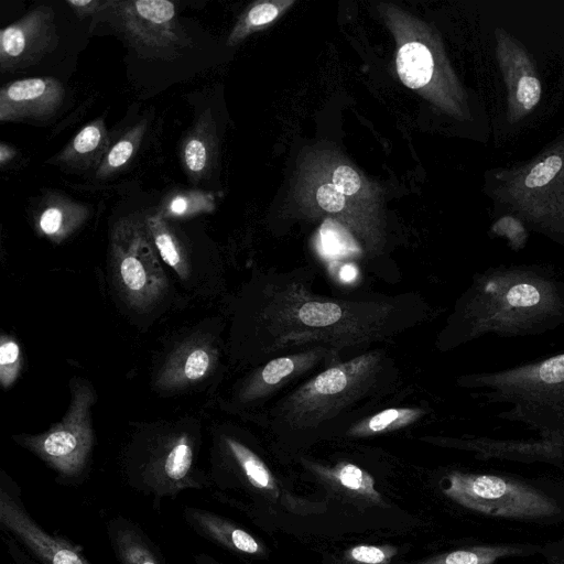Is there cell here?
Segmentation results:
<instances>
[{"instance_id":"32","label":"cell","mask_w":564,"mask_h":564,"mask_svg":"<svg viewBox=\"0 0 564 564\" xmlns=\"http://www.w3.org/2000/svg\"><path fill=\"white\" fill-rule=\"evenodd\" d=\"M333 185L344 195H352L360 188V178L355 170L341 165L333 173Z\"/></svg>"},{"instance_id":"22","label":"cell","mask_w":564,"mask_h":564,"mask_svg":"<svg viewBox=\"0 0 564 564\" xmlns=\"http://www.w3.org/2000/svg\"><path fill=\"white\" fill-rule=\"evenodd\" d=\"M316 357V351H307L295 356L280 357L271 360L251 381L247 394L250 397H257L268 391L270 388L276 387L280 382L292 376L297 370L304 369L306 365L312 364Z\"/></svg>"},{"instance_id":"26","label":"cell","mask_w":564,"mask_h":564,"mask_svg":"<svg viewBox=\"0 0 564 564\" xmlns=\"http://www.w3.org/2000/svg\"><path fill=\"white\" fill-rule=\"evenodd\" d=\"M421 414L422 411L415 409H388L360 423L351 433L364 436L400 429L415 421Z\"/></svg>"},{"instance_id":"5","label":"cell","mask_w":564,"mask_h":564,"mask_svg":"<svg viewBox=\"0 0 564 564\" xmlns=\"http://www.w3.org/2000/svg\"><path fill=\"white\" fill-rule=\"evenodd\" d=\"M443 492L468 509L497 517H538L555 510L543 495L490 475L453 473L445 479Z\"/></svg>"},{"instance_id":"4","label":"cell","mask_w":564,"mask_h":564,"mask_svg":"<svg viewBox=\"0 0 564 564\" xmlns=\"http://www.w3.org/2000/svg\"><path fill=\"white\" fill-rule=\"evenodd\" d=\"M107 10L117 30L148 57L174 58L192 45L171 1H112Z\"/></svg>"},{"instance_id":"14","label":"cell","mask_w":564,"mask_h":564,"mask_svg":"<svg viewBox=\"0 0 564 564\" xmlns=\"http://www.w3.org/2000/svg\"><path fill=\"white\" fill-rule=\"evenodd\" d=\"M307 468L332 492L349 502L386 506L373 477L355 464L340 462L334 466H325L308 463Z\"/></svg>"},{"instance_id":"34","label":"cell","mask_w":564,"mask_h":564,"mask_svg":"<svg viewBox=\"0 0 564 564\" xmlns=\"http://www.w3.org/2000/svg\"><path fill=\"white\" fill-rule=\"evenodd\" d=\"M111 2L102 0H66V3L79 19L96 15L98 12L108 9Z\"/></svg>"},{"instance_id":"28","label":"cell","mask_w":564,"mask_h":564,"mask_svg":"<svg viewBox=\"0 0 564 564\" xmlns=\"http://www.w3.org/2000/svg\"><path fill=\"white\" fill-rule=\"evenodd\" d=\"M508 552L503 547H473L437 554L412 564H491Z\"/></svg>"},{"instance_id":"35","label":"cell","mask_w":564,"mask_h":564,"mask_svg":"<svg viewBox=\"0 0 564 564\" xmlns=\"http://www.w3.org/2000/svg\"><path fill=\"white\" fill-rule=\"evenodd\" d=\"M17 155V151L6 143L0 144V164L4 166L7 163L12 161Z\"/></svg>"},{"instance_id":"12","label":"cell","mask_w":564,"mask_h":564,"mask_svg":"<svg viewBox=\"0 0 564 564\" xmlns=\"http://www.w3.org/2000/svg\"><path fill=\"white\" fill-rule=\"evenodd\" d=\"M64 98L65 88L54 77H31L8 83L0 90V120H47L58 111Z\"/></svg>"},{"instance_id":"23","label":"cell","mask_w":564,"mask_h":564,"mask_svg":"<svg viewBox=\"0 0 564 564\" xmlns=\"http://www.w3.org/2000/svg\"><path fill=\"white\" fill-rule=\"evenodd\" d=\"M291 318L307 327L325 328L338 326L348 318V305L324 300H307L295 310L290 308ZM339 327V326H338Z\"/></svg>"},{"instance_id":"30","label":"cell","mask_w":564,"mask_h":564,"mask_svg":"<svg viewBox=\"0 0 564 564\" xmlns=\"http://www.w3.org/2000/svg\"><path fill=\"white\" fill-rule=\"evenodd\" d=\"M20 367L21 350L19 344L9 336H2L0 344V381L3 388H9L17 380Z\"/></svg>"},{"instance_id":"8","label":"cell","mask_w":564,"mask_h":564,"mask_svg":"<svg viewBox=\"0 0 564 564\" xmlns=\"http://www.w3.org/2000/svg\"><path fill=\"white\" fill-rule=\"evenodd\" d=\"M509 177L503 193L528 217L543 223L546 214L551 215L553 200L564 210V149L547 152L530 167Z\"/></svg>"},{"instance_id":"20","label":"cell","mask_w":564,"mask_h":564,"mask_svg":"<svg viewBox=\"0 0 564 564\" xmlns=\"http://www.w3.org/2000/svg\"><path fill=\"white\" fill-rule=\"evenodd\" d=\"M144 220L150 237L162 260L174 269L181 278H185L188 272L185 251L166 218L158 213L145 216Z\"/></svg>"},{"instance_id":"33","label":"cell","mask_w":564,"mask_h":564,"mask_svg":"<svg viewBox=\"0 0 564 564\" xmlns=\"http://www.w3.org/2000/svg\"><path fill=\"white\" fill-rule=\"evenodd\" d=\"M318 205L326 212L336 213L345 206V195L333 184L322 185L316 193Z\"/></svg>"},{"instance_id":"7","label":"cell","mask_w":564,"mask_h":564,"mask_svg":"<svg viewBox=\"0 0 564 564\" xmlns=\"http://www.w3.org/2000/svg\"><path fill=\"white\" fill-rule=\"evenodd\" d=\"M224 449V457L216 464L210 476L212 490L218 499L224 500L232 492H238L272 502L281 500L295 511H305V507L310 506L282 489L263 460L242 443L225 437Z\"/></svg>"},{"instance_id":"2","label":"cell","mask_w":564,"mask_h":564,"mask_svg":"<svg viewBox=\"0 0 564 564\" xmlns=\"http://www.w3.org/2000/svg\"><path fill=\"white\" fill-rule=\"evenodd\" d=\"M110 259L116 281L130 303L149 305L165 291L166 276L144 217L129 215L113 225Z\"/></svg>"},{"instance_id":"27","label":"cell","mask_w":564,"mask_h":564,"mask_svg":"<svg viewBox=\"0 0 564 564\" xmlns=\"http://www.w3.org/2000/svg\"><path fill=\"white\" fill-rule=\"evenodd\" d=\"M397 554L392 544H356L345 549L333 564H392Z\"/></svg>"},{"instance_id":"17","label":"cell","mask_w":564,"mask_h":564,"mask_svg":"<svg viewBox=\"0 0 564 564\" xmlns=\"http://www.w3.org/2000/svg\"><path fill=\"white\" fill-rule=\"evenodd\" d=\"M107 534L121 564H165L150 538L132 521L121 517L111 519Z\"/></svg>"},{"instance_id":"13","label":"cell","mask_w":564,"mask_h":564,"mask_svg":"<svg viewBox=\"0 0 564 564\" xmlns=\"http://www.w3.org/2000/svg\"><path fill=\"white\" fill-rule=\"evenodd\" d=\"M186 524L199 536L240 556L260 557L263 544L231 520L197 507L183 509Z\"/></svg>"},{"instance_id":"19","label":"cell","mask_w":564,"mask_h":564,"mask_svg":"<svg viewBox=\"0 0 564 564\" xmlns=\"http://www.w3.org/2000/svg\"><path fill=\"white\" fill-rule=\"evenodd\" d=\"M212 351L203 344H189L172 359L165 371V384L180 386L202 379L209 371Z\"/></svg>"},{"instance_id":"21","label":"cell","mask_w":564,"mask_h":564,"mask_svg":"<svg viewBox=\"0 0 564 564\" xmlns=\"http://www.w3.org/2000/svg\"><path fill=\"white\" fill-rule=\"evenodd\" d=\"M434 62L427 47L419 42L404 44L397 55V70L402 83L421 88L432 78Z\"/></svg>"},{"instance_id":"11","label":"cell","mask_w":564,"mask_h":564,"mask_svg":"<svg viewBox=\"0 0 564 564\" xmlns=\"http://www.w3.org/2000/svg\"><path fill=\"white\" fill-rule=\"evenodd\" d=\"M497 59L508 93V117L514 123L539 104L542 86L527 53L512 36L498 29Z\"/></svg>"},{"instance_id":"37","label":"cell","mask_w":564,"mask_h":564,"mask_svg":"<svg viewBox=\"0 0 564 564\" xmlns=\"http://www.w3.org/2000/svg\"><path fill=\"white\" fill-rule=\"evenodd\" d=\"M356 274V268L350 264L344 265L340 270V278L346 281L354 279Z\"/></svg>"},{"instance_id":"16","label":"cell","mask_w":564,"mask_h":564,"mask_svg":"<svg viewBox=\"0 0 564 564\" xmlns=\"http://www.w3.org/2000/svg\"><path fill=\"white\" fill-rule=\"evenodd\" d=\"M37 229L54 241H61L88 218V207L61 194H47L39 204Z\"/></svg>"},{"instance_id":"9","label":"cell","mask_w":564,"mask_h":564,"mask_svg":"<svg viewBox=\"0 0 564 564\" xmlns=\"http://www.w3.org/2000/svg\"><path fill=\"white\" fill-rule=\"evenodd\" d=\"M58 42L55 12L37 7L0 32V70L13 73L39 63Z\"/></svg>"},{"instance_id":"31","label":"cell","mask_w":564,"mask_h":564,"mask_svg":"<svg viewBox=\"0 0 564 564\" xmlns=\"http://www.w3.org/2000/svg\"><path fill=\"white\" fill-rule=\"evenodd\" d=\"M492 230L498 235L506 236L518 247H520L527 238L522 223L512 216H505L500 218L492 226Z\"/></svg>"},{"instance_id":"1","label":"cell","mask_w":564,"mask_h":564,"mask_svg":"<svg viewBox=\"0 0 564 564\" xmlns=\"http://www.w3.org/2000/svg\"><path fill=\"white\" fill-rule=\"evenodd\" d=\"M560 304L558 293L547 280L508 271L489 276L478 289L470 314L478 332L512 333L543 322Z\"/></svg>"},{"instance_id":"3","label":"cell","mask_w":564,"mask_h":564,"mask_svg":"<svg viewBox=\"0 0 564 564\" xmlns=\"http://www.w3.org/2000/svg\"><path fill=\"white\" fill-rule=\"evenodd\" d=\"M93 402L91 390L78 384L73 390L72 403L61 422L43 434L23 436L19 442L62 478H79L87 467L93 447L89 415Z\"/></svg>"},{"instance_id":"6","label":"cell","mask_w":564,"mask_h":564,"mask_svg":"<svg viewBox=\"0 0 564 564\" xmlns=\"http://www.w3.org/2000/svg\"><path fill=\"white\" fill-rule=\"evenodd\" d=\"M378 355L367 354L328 368L300 388L286 402V417L295 424H310L357 397L375 373Z\"/></svg>"},{"instance_id":"10","label":"cell","mask_w":564,"mask_h":564,"mask_svg":"<svg viewBox=\"0 0 564 564\" xmlns=\"http://www.w3.org/2000/svg\"><path fill=\"white\" fill-rule=\"evenodd\" d=\"M0 525L41 564H90L79 547L39 525L19 497L3 486L0 489Z\"/></svg>"},{"instance_id":"15","label":"cell","mask_w":564,"mask_h":564,"mask_svg":"<svg viewBox=\"0 0 564 564\" xmlns=\"http://www.w3.org/2000/svg\"><path fill=\"white\" fill-rule=\"evenodd\" d=\"M109 134L104 120L97 119L82 128L52 162L72 171L99 166L109 150Z\"/></svg>"},{"instance_id":"24","label":"cell","mask_w":564,"mask_h":564,"mask_svg":"<svg viewBox=\"0 0 564 564\" xmlns=\"http://www.w3.org/2000/svg\"><path fill=\"white\" fill-rule=\"evenodd\" d=\"M145 132V123H139L128 130L112 147L96 170V177L106 178L122 169L137 152Z\"/></svg>"},{"instance_id":"18","label":"cell","mask_w":564,"mask_h":564,"mask_svg":"<svg viewBox=\"0 0 564 564\" xmlns=\"http://www.w3.org/2000/svg\"><path fill=\"white\" fill-rule=\"evenodd\" d=\"M213 138L207 111L186 134L181 147V159L188 178L198 183L212 166Z\"/></svg>"},{"instance_id":"25","label":"cell","mask_w":564,"mask_h":564,"mask_svg":"<svg viewBox=\"0 0 564 564\" xmlns=\"http://www.w3.org/2000/svg\"><path fill=\"white\" fill-rule=\"evenodd\" d=\"M214 197L210 193L188 191L171 196L159 214L164 218L189 217L210 212L214 207Z\"/></svg>"},{"instance_id":"36","label":"cell","mask_w":564,"mask_h":564,"mask_svg":"<svg viewBox=\"0 0 564 564\" xmlns=\"http://www.w3.org/2000/svg\"><path fill=\"white\" fill-rule=\"evenodd\" d=\"M194 562L196 564H225L205 553L194 555Z\"/></svg>"},{"instance_id":"29","label":"cell","mask_w":564,"mask_h":564,"mask_svg":"<svg viewBox=\"0 0 564 564\" xmlns=\"http://www.w3.org/2000/svg\"><path fill=\"white\" fill-rule=\"evenodd\" d=\"M321 250L328 257L356 252L358 247L351 235L339 223L326 219L319 230Z\"/></svg>"}]
</instances>
